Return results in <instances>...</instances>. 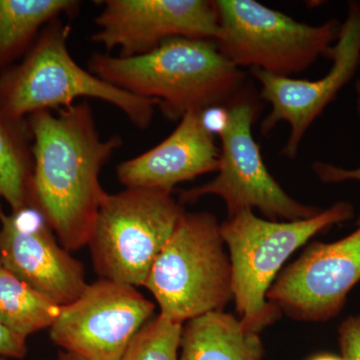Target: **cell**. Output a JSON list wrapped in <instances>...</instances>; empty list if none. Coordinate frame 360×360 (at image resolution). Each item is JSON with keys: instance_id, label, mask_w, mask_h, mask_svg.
<instances>
[{"instance_id": "1", "label": "cell", "mask_w": 360, "mask_h": 360, "mask_svg": "<svg viewBox=\"0 0 360 360\" xmlns=\"http://www.w3.org/2000/svg\"><path fill=\"white\" fill-rule=\"evenodd\" d=\"M30 130L34 141L32 205L66 250H79L89 245L108 194L99 181L101 168L122 146V139H101L86 101L33 113Z\"/></svg>"}, {"instance_id": "2", "label": "cell", "mask_w": 360, "mask_h": 360, "mask_svg": "<svg viewBox=\"0 0 360 360\" xmlns=\"http://www.w3.org/2000/svg\"><path fill=\"white\" fill-rule=\"evenodd\" d=\"M90 72L134 96L153 99L163 115L180 120L189 111L231 103L245 73L213 40L176 37L134 58L94 53Z\"/></svg>"}, {"instance_id": "3", "label": "cell", "mask_w": 360, "mask_h": 360, "mask_svg": "<svg viewBox=\"0 0 360 360\" xmlns=\"http://www.w3.org/2000/svg\"><path fill=\"white\" fill-rule=\"evenodd\" d=\"M70 26L49 23L21 65L0 77V113L13 122L42 110H56L82 97L97 98L122 111L132 124L150 125L158 103L108 84L75 63L68 49Z\"/></svg>"}, {"instance_id": "4", "label": "cell", "mask_w": 360, "mask_h": 360, "mask_svg": "<svg viewBox=\"0 0 360 360\" xmlns=\"http://www.w3.org/2000/svg\"><path fill=\"white\" fill-rule=\"evenodd\" d=\"M354 214V205L340 201L307 219L272 221L243 210L220 224L231 258L232 298L248 330L259 335L281 316L266 295L288 257L315 234Z\"/></svg>"}, {"instance_id": "5", "label": "cell", "mask_w": 360, "mask_h": 360, "mask_svg": "<svg viewBox=\"0 0 360 360\" xmlns=\"http://www.w3.org/2000/svg\"><path fill=\"white\" fill-rule=\"evenodd\" d=\"M224 245L212 213L182 214L143 284L162 316L184 324L226 307L232 300V276Z\"/></svg>"}, {"instance_id": "6", "label": "cell", "mask_w": 360, "mask_h": 360, "mask_svg": "<svg viewBox=\"0 0 360 360\" xmlns=\"http://www.w3.org/2000/svg\"><path fill=\"white\" fill-rule=\"evenodd\" d=\"M184 213L169 191L132 187L108 194L89 241L97 274L143 286Z\"/></svg>"}, {"instance_id": "7", "label": "cell", "mask_w": 360, "mask_h": 360, "mask_svg": "<svg viewBox=\"0 0 360 360\" xmlns=\"http://www.w3.org/2000/svg\"><path fill=\"white\" fill-rule=\"evenodd\" d=\"M214 4L220 26L215 42L238 68L250 66L290 77L326 56L340 32L338 20L305 25L255 0H217Z\"/></svg>"}, {"instance_id": "8", "label": "cell", "mask_w": 360, "mask_h": 360, "mask_svg": "<svg viewBox=\"0 0 360 360\" xmlns=\"http://www.w3.org/2000/svg\"><path fill=\"white\" fill-rule=\"evenodd\" d=\"M227 108L229 123L219 135V174L208 184L182 191L180 203L196 202L202 196L213 194L224 200L229 217L253 208L272 221H295L319 214L321 208L291 198L267 169L252 135L257 101L239 94Z\"/></svg>"}, {"instance_id": "9", "label": "cell", "mask_w": 360, "mask_h": 360, "mask_svg": "<svg viewBox=\"0 0 360 360\" xmlns=\"http://www.w3.org/2000/svg\"><path fill=\"white\" fill-rule=\"evenodd\" d=\"M155 309L134 286L101 278L61 307L51 336L66 352L84 360H120Z\"/></svg>"}, {"instance_id": "10", "label": "cell", "mask_w": 360, "mask_h": 360, "mask_svg": "<svg viewBox=\"0 0 360 360\" xmlns=\"http://www.w3.org/2000/svg\"><path fill=\"white\" fill-rule=\"evenodd\" d=\"M326 58L333 60L328 75L321 79H295L270 75L252 68L253 77L262 85L260 96L271 105V110L262 123L260 131L267 134L277 123L288 122L290 134L281 155L295 158L303 136L310 125L333 103L345 85L349 84L360 66V2L350 1L347 18L341 23L335 45Z\"/></svg>"}, {"instance_id": "11", "label": "cell", "mask_w": 360, "mask_h": 360, "mask_svg": "<svg viewBox=\"0 0 360 360\" xmlns=\"http://www.w3.org/2000/svg\"><path fill=\"white\" fill-rule=\"evenodd\" d=\"M360 281V217L356 229L335 243L315 241L276 277L269 302L297 321L333 319Z\"/></svg>"}, {"instance_id": "12", "label": "cell", "mask_w": 360, "mask_h": 360, "mask_svg": "<svg viewBox=\"0 0 360 360\" xmlns=\"http://www.w3.org/2000/svg\"><path fill=\"white\" fill-rule=\"evenodd\" d=\"M96 18L92 41L106 51L120 49V58L155 51L176 37L219 39V14L207 0H106Z\"/></svg>"}, {"instance_id": "13", "label": "cell", "mask_w": 360, "mask_h": 360, "mask_svg": "<svg viewBox=\"0 0 360 360\" xmlns=\"http://www.w3.org/2000/svg\"><path fill=\"white\" fill-rule=\"evenodd\" d=\"M2 267L60 307L84 293V269L59 245L44 215L30 205L0 219Z\"/></svg>"}, {"instance_id": "14", "label": "cell", "mask_w": 360, "mask_h": 360, "mask_svg": "<svg viewBox=\"0 0 360 360\" xmlns=\"http://www.w3.org/2000/svg\"><path fill=\"white\" fill-rule=\"evenodd\" d=\"M200 111L187 112L167 139L146 153L120 163L116 174L127 188L169 191L219 167L220 148L214 136L205 129Z\"/></svg>"}, {"instance_id": "15", "label": "cell", "mask_w": 360, "mask_h": 360, "mask_svg": "<svg viewBox=\"0 0 360 360\" xmlns=\"http://www.w3.org/2000/svg\"><path fill=\"white\" fill-rule=\"evenodd\" d=\"M179 360H264L258 333L248 330L238 317L208 312L182 328Z\"/></svg>"}, {"instance_id": "16", "label": "cell", "mask_w": 360, "mask_h": 360, "mask_svg": "<svg viewBox=\"0 0 360 360\" xmlns=\"http://www.w3.org/2000/svg\"><path fill=\"white\" fill-rule=\"evenodd\" d=\"M80 2L75 0H0V66L25 51L40 28L72 15Z\"/></svg>"}, {"instance_id": "17", "label": "cell", "mask_w": 360, "mask_h": 360, "mask_svg": "<svg viewBox=\"0 0 360 360\" xmlns=\"http://www.w3.org/2000/svg\"><path fill=\"white\" fill-rule=\"evenodd\" d=\"M60 305L0 269V323L23 338L51 328Z\"/></svg>"}, {"instance_id": "18", "label": "cell", "mask_w": 360, "mask_h": 360, "mask_svg": "<svg viewBox=\"0 0 360 360\" xmlns=\"http://www.w3.org/2000/svg\"><path fill=\"white\" fill-rule=\"evenodd\" d=\"M0 113V219L1 201L13 212L32 205L30 161L18 123Z\"/></svg>"}, {"instance_id": "19", "label": "cell", "mask_w": 360, "mask_h": 360, "mask_svg": "<svg viewBox=\"0 0 360 360\" xmlns=\"http://www.w3.org/2000/svg\"><path fill=\"white\" fill-rule=\"evenodd\" d=\"M182 328L184 324L158 315L137 333L120 360H179Z\"/></svg>"}, {"instance_id": "20", "label": "cell", "mask_w": 360, "mask_h": 360, "mask_svg": "<svg viewBox=\"0 0 360 360\" xmlns=\"http://www.w3.org/2000/svg\"><path fill=\"white\" fill-rule=\"evenodd\" d=\"M341 356L345 360H360V315L347 317L338 328Z\"/></svg>"}, {"instance_id": "21", "label": "cell", "mask_w": 360, "mask_h": 360, "mask_svg": "<svg viewBox=\"0 0 360 360\" xmlns=\"http://www.w3.org/2000/svg\"><path fill=\"white\" fill-rule=\"evenodd\" d=\"M357 92V111L360 116V80L356 82ZM314 174L319 180L324 184H340V182L354 180L360 181V167L354 169H345V168L335 167L326 162H315L312 165Z\"/></svg>"}, {"instance_id": "22", "label": "cell", "mask_w": 360, "mask_h": 360, "mask_svg": "<svg viewBox=\"0 0 360 360\" xmlns=\"http://www.w3.org/2000/svg\"><path fill=\"white\" fill-rule=\"evenodd\" d=\"M27 352L25 338L15 335L0 323V359H23Z\"/></svg>"}, {"instance_id": "23", "label": "cell", "mask_w": 360, "mask_h": 360, "mask_svg": "<svg viewBox=\"0 0 360 360\" xmlns=\"http://www.w3.org/2000/svg\"><path fill=\"white\" fill-rule=\"evenodd\" d=\"M229 108L222 105L210 106L200 111V120L205 129L214 136L226 129L229 123Z\"/></svg>"}, {"instance_id": "24", "label": "cell", "mask_w": 360, "mask_h": 360, "mask_svg": "<svg viewBox=\"0 0 360 360\" xmlns=\"http://www.w3.org/2000/svg\"><path fill=\"white\" fill-rule=\"evenodd\" d=\"M309 360H345L342 356H338V355L330 354H321L314 355Z\"/></svg>"}, {"instance_id": "25", "label": "cell", "mask_w": 360, "mask_h": 360, "mask_svg": "<svg viewBox=\"0 0 360 360\" xmlns=\"http://www.w3.org/2000/svg\"><path fill=\"white\" fill-rule=\"evenodd\" d=\"M56 360H84L80 359V357L77 356V355L68 354L66 352L65 354L59 355V357Z\"/></svg>"}, {"instance_id": "26", "label": "cell", "mask_w": 360, "mask_h": 360, "mask_svg": "<svg viewBox=\"0 0 360 360\" xmlns=\"http://www.w3.org/2000/svg\"><path fill=\"white\" fill-rule=\"evenodd\" d=\"M0 269H2L1 255H0Z\"/></svg>"}, {"instance_id": "27", "label": "cell", "mask_w": 360, "mask_h": 360, "mask_svg": "<svg viewBox=\"0 0 360 360\" xmlns=\"http://www.w3.org/2000/svg\"><path fill=\"white\" fill-rule=\"evenodd\" d=\"M0 360H2L1 359H0Z\"/></svg>"}]
</instances>
